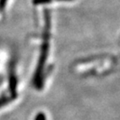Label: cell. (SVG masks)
<instances>
[{
	"label": "cell",
	"mask_w": 120,
	"mask_h": 120,
	"mask_svg": "<svg viewBox=\"0 0 120 120\" xmlns=\"http://www.w3.org/2000/svg\"><path fill=\"white\" fill-rule=\"evenodd\" d=\"M7 0H0V10L4 8V6L5 5V3H6Z\"/></svg>",
	"instance_id": "6da1fadb"
},
{
	"label": "cell",
	"mask_w": 120,
	"mask_h": 120,
	"mask_svg": "<svg viewBox=\"0 0 120 120\" xmlns=\"http://www.w3.org/2000/svg\"><path fill=\"white\" fill-rule=\"evenodd\" d=\"M56 1H71V0H56Z\"/></svg>",
	"instance_id": "7a4b0ae2"
}]
</instances>
